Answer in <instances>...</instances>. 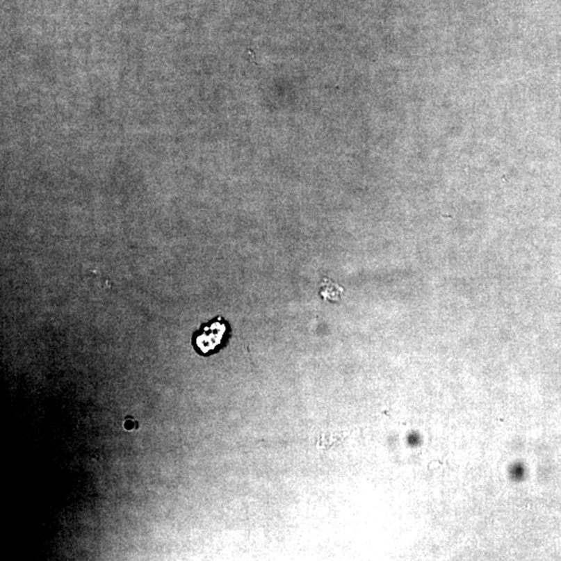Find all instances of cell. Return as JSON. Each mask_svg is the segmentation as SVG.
<instances>
[{
    "mask_svg": "<svg viewBox=\"0 0 561 561\" xmlns=\"http://www.w3.org/2000/svg\"><path fill=\"white\" fill-rule=\"evenodd\" d=\"M232 336L230 323L218 315L207 323H202L191 336V345L201 357L218 354L228 346Z\"/></svg>",
    "mask_w": 561,
    "mask_h": 561,
    "instance_id": "6da1fadb",
    "label": "cell"
}]
</instances>
